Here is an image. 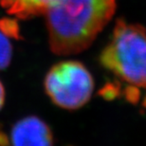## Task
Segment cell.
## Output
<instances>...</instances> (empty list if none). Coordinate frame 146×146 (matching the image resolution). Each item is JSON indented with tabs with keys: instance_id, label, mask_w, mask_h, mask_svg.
Here are the masks:
<instances>
[{
	"instance_id": "cell-8",
	"label": "cell",
	"mask_w": 146,
	"mask_h": 146,
	"mask_svg": "<svg viewBox=\"0 0 146 146\" xmlns=\"http://www.w3.org/2000/svg\"><path fill=\"white\" fill-rule=\"evenodd\" d=\"M4 101H5V90L2 84L0 83V109L2 108L3 104H4Z\"/></svg>"
},
{
	"instance_id": "cell-4",
	"label": "cell",
	"mask_w": 146,
	"mask_h": 146,
	"mask_svg": "<svg viewBox=\"0 0 146 146\" xmlns=\"http://www.w3.org/2000/svg\"><path fill=\"white\" fill-rule=\"evenodd\" d=\"M11 143L17 146H46L53 143L51 131L46 122L34 116L17 121L11 129Z\"/></svg>"
},
{
	"instance_id": "cell-1",
	"label": "cell",
	"mask_w": 146,
	"mask_h": 146,
	"mask_svg": "<svg viewBox=\"0 0 146 146\" xmlns=\"http://www.w3.org/2000/svg\"><path fill=\"white\" fill-rule=\"evenodd\" d=\"M115 0H59L45 13L51 50L58 55L84 50L112 18Z\"/></svg>"
},
{
	"instance_id": "cell-3",
	"label": "cell",
	"mask_w": 146,
	"mask_h": 146,
	"mask_svg": "<svg viewBox=\"0 0 146 146\" xmlns=\"http://www.w3.org/2000/svg\"><path fill=\"white\" fill-rule=\"evenodd\" d=\"M45 88L51 101L65 109H78L89 101L94 82L83 64L66 61L53 66L45 79Z\"/></svg>"
},
{
	"instance_id": "cell-7",
	"label": "cell",
	"mask_w": 146,
	"mask_h": 146,
	"mask_svg": "<svg viewBox=\"0 0 146 146\" xmlns=\"http://www.w3.org/2000/svg\"><path fill=\"white\" fill-rule=\"evenodd\" d=\"M0 31L8 37L19 39V27L16 20L11 18L0 19Z\"/></svg>"
},
{
	"instance_id": "cell-2",
	"label": "cell",
	"mask_w": 146,
	"mask_h": 146,
	"mask_svg": "<svg viewBox=\"0 0 146 146\" xmlns=\"http://www.w3.org/2000/svg\"><path fill=\"white\" fill-rule=\"evenodd\" d=\"M101 64L128 86L146 89V31L141 26L117 21Z\"/></svg>"
},
{
	"instance_id": "cell-6",
	"label": "cell",
	"mask_w": 146,
	"mask_h": 146,
	"mask_svg": "<svg viewBox=\"0 0 146 146\" xmlns=\"http://www.w3.org/2000/svg\"><path fill=\"white\" fill-rule=\"evenodd\" d=\"M13 56V48L8 36L0 31V70L10 65Z\"/></svg>"
},
{
	"instance_id": "cell-5",
	"label": "cell",
	"mask_w": 146,
	"mask_h": 146,
	"mask_svg": "<svg viewBox=\"0 0 146 146\" xmlns=\"http://www.w3.org/2000/svg\"><path fill=\"white\" fill-rule=\"evenodd\" d=\"M59 0H13L7 11L21 19L45 13L46 10Z\"/></svg>"
},
{
	"instance_id": "cell-9",
	"label": "cell",
	"mask_w": 146,
	"mask_h": 146,
	"mask_svg": "<svg viewBox=\"0 0 146 146\" xmlns=\"http://www.w3.org/2000/svg\"><path fill=\"white\" fill-rule=\"evenodd\" d=\"M11 3H13V0H0V5L3 8H5L6 10H8L11 7Z\"/></svg>"
}]
</instances>
